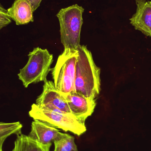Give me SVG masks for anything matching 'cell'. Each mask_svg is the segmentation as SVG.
Here are the masks:
<instances>
[{"label": "cell", "mask_w": 151, "mask_h": 151, "mask_svg": "<svg viewBox=\"0 0 151 151\" xmlns=\"http://www.w3.org/2000/svg\"><path fill=\"white\" fill-rule=\"evenodd\" d=\"M79 57L75 73V91L86 97L96 99L101 91V70L85 45L78 48Z\"/></svg>", "instance_id": "1"}, {"label": "cell", "mask_w": 151, "mask_h": 151, "mask_svg": "<svg viewBox=\"0 0 151 151\" xmlns=\"http://www.w3.org/2000/svg\"><path fill=\"white\" fill-rule=\"evenodd\" d=\"M84 9L77 4L61 9L57 14L60 25V39L64 49H78Z\"/></svg>", "instance_id": "2"}, {"label": "cell", "mask_w": 151, "mask_h": 151, "mask_svg": "<svg viewBox=\"0 0 151 151\" xmlns=\"http://www.w3.org/2000/svg\"><path fill=\"white\" fill-rule=\"evenodd\" d=\"M29 115L33 120H37L56 129H62L80 136L87 131L83 125L72 113L59 110H52L40 107L35 104L31 106Z\"/></svg>", "instance_id": "3"}, {"label": "cell", "mask_w": 151, "mask_h": 151, "mask_svg": "<svg viewBox=\"0 0 151 151\" xmlns=\"http://www.w3.org/2000/svg\"><path fill=\"white\" fill-rule=\"evenodd\" d=\"M27 63L20 70L19 79L25 88L30 84L47 80L53 62V56L47 49L35 47L28 55Z\"/></svg>", "instance_id": "4"}, {"label": "cell", "mask_w": 151, "mask_h": 151, "mask_svg": "<svg viewBox=\"0 0 151 151\" xmlns=\"http://www.w3.org/2000/svg\"><path fill=\"white\" fill-rule=\"evenodd\" d=\"M79 57L78 49H64L56 65L51 69V75L56 88L61 93L75 91V73Z\"/></svg>", "instance_id": "5"}, {"label": "cell", "mask_w": 151, "mask_h": 151, "mask_svg": "<svg viewBox=\"0 0 151 151\" xmlns=\"http://www.w3.org/2000/svg\"><path fill=\"white\" fill-rule=\"evenodd\" d=\"M35 104L39 107L71 113L66 99L51 81H44L42 92L37 97Z\"/></svg>", "instance_id": "6"}, {"label": "cell", "mask_w": 151, "mask_h": 151, "mask_svg": "<svg viewBox=\"0 0 151 151\" xmlns=\"http://www.w3.org/2000/svg\"><path fill=\"white\" fill-rule=\"evenodd\" d=\"M62 94L66 99L71 113L85 125L86 120L95 111L96 106V99L86 97L75 91Z\"/></svg>", "instance_id": "7"}, {"label": "cell", "mask_w": 151, "mask_h": 151, "mask_svg": "<svg viewBox=\"0 0 151 151\" xmlns=\"http://www.w3.org/2000/svg\"><path fill=\"white\" fill-rule=\"evenodd\" d=\"M136 11L129 19L135 29L151 38V1L135 0Z\"/></svg>", "instance_id": "8"}, {"label": "cell", "mask_w": 151, "mask_h": 151, "mask_svg": "<svg viewBox=\"0 0 151 151\" xmlns=\"http://www.w3.org/2000/svg\"><path fill=\"white\" fill-rule=\"evenodd\" d=\"M68 134L60 132L57 129L34 120L31 124L29 137L43 145H49L67 136Z\"/></svg>", "instance_id": "9"}, {"label": "cell", "mask_w": 151, "mask_h": 151, "mask_svg": "<svg viewBox=\"0 0 151 151\" xmlns=\"http://www.w3.org/2000/svg\"><path fill=\"white\" fill-rule=\"evenodd\" d=\"M7 10L17 25L33 22V10L28 0H15Z\"/></svg>", "instance_id": "10"}, {"label": "cell", "mask_w": 151, "mask_h": 151, "mask_svg": "<svg viewBox=\"0 0 151 151\" xmlns=\"http://www.w3.org/2000/svg\"><path fill=\"white\" fill-rule=\"evenodd\" d=\"M51 145L42 144L22 134L17 135L12 151H50Z\"/></svg>", "instance_id": "11"}, {"label": "cell", "mask_w": 151, "mask_h": 151, "mask_svg": "<svg viewBox=\"0 0 151 151\" xmlns=\"http://www.w3.org/2000/svg\"><path fill=\"white\" fill-rule=\"evenodd\" d=\"M22 127L23 126L19 122L11 123L1 122L0 123V148H2L4 141L11 135L21 134Z\"/></svg>", "instance_id": "12"}, {"label": "cell", "mask_w": 151, "mask_h": 151, "mask_svg": "<svg viewBox=\"0 0 151 151\" xmlns=\"http://www.w3.org/2000/svg\"><path fill=\"white\" fill-rule=\"evenodd\" d=\"M53 143L55 146L54 151H79L74 137L69 134Z\"/></svg>", "instance_id": "13"}, {"label": "cell", "mask_w": 151, "mask_h": 151, "mask_svg": "<svg viewBox=\"0 0 151 151\" xmlns=\"http://www.w3.org/2000/svg\"><path fill=\"white\" fill-rule=\"evenodd\" d=\"M12 19L6 10L1 6L0 7V29L10 24Z\"/></svg>", "instance_id": "14"}, {"label": "cell", "mask_w": 151, "mask_h": 151, "mask_svg": "<svg viewBox=\"0 0 151 151\" xmlns=\"http://www.w3.org/2000/svg\"><path fill=\"white\" fill-rule=\"evenodd\" d=\"M42 1V0H28L33 8L34 12L36 10L37 8L40 6Z\"/></svg>", "instance_id": "15"}, {"label": "cell", "mask_w": 151, "mask_h": 151, "mask_svg": "<svg viewBox=\"0 0 151 151\" xmlns=\"http://www.w3.org/2000/svg\"><path fill=\"white\" fill-rule=\"evenodd\" d=\"M0 151H2V148H1V150H0Z\"/></svg>", "instance_id": "16"}]
</instances>
